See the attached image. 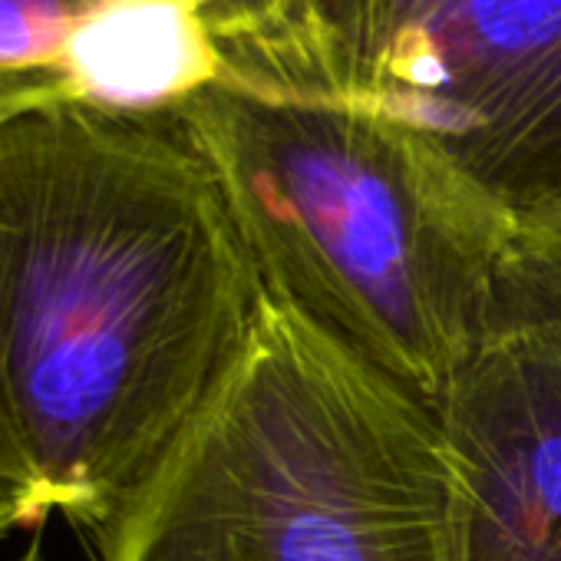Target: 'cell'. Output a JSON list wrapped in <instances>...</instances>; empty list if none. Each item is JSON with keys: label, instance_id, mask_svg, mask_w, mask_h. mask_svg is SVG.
<instances>
[{"label": "cell", "instance_id": "obj_1", "mask_svg": "<svg viewBox=\"0 0 561 561\" xmlns=\"http://www.w3.org/2000/svg\"><path fill=\"white\" fill-rule=\"evenodd\" d=\"M257 267L179 116H0V469L100 535L244 347Z\"/></svg>", "mask_w": 561, "mask_h": 561}, {"label": "cell", "instance_id": "obj_2", "mask_svg": "<svg viewBox=\"0 0 561 561\" xmlns=\"http://www.w3.org/2000/svg\"><path fill=\"white\" fill-rule=\"evenodd\" d=\"M264 295L443 403L518 221L407 126L208 80L179 106Z\"/></svg>", "mask_w": 561, "mask_h": 561}, {"label": "cell", "instance_id": "obj_3", "mask_svg": "<svg viewBox=\"0 0 561 561\" xmlns=\"http://www.w3.org/2000/svg\"><path fill=\"white\" fill-rule=\"evenodd\" d=\"M100 561H456L436 410L264 298Z\"/></svg>", "mask_w": 561, "mask_h": 561}, {"label": "cell", "instance_id": "obj_4", "mask_svg": "<svg viewBox=\"0 0 561 561\" xmlns=\"http://www.w3.org/2000/svg\"><path fill=\"white\" fill-rule=\"evenodd\" d=\"M218 80L380 113L518 225L561 215V0H288Z\"/></svg>", "mask_w": 561, "mask_h": 561}, {"label": "cell", "instance_id": "obj_5", "mask_svg": "<svg viewBox=\"0 0 561 561\" xmlns=\"http://www.w3.org/2000/svg\"><path fill=\"white\" fill-rule=\"evenodd\" d=\"M436 416L456 561H561V341L489 331Z\"/></svg>", "mask_w": 561, "mask_h": 561}, {"label": "cell", "instance_id": "obj_6", "mask_svg": "<svg viewBox=\"0 0 561 561\" xmlns=\"http://www.w3.org/2000/svg\"><path fill=\"white\" fill-rule=\"evenodd\" d=\"M218 77L198 14L185 0H113L73 37L64 90L123 113H162Z\"/></svg>", "mask_w": 561, "mask_h": 561}, {"label": "cell", "instance_id": "obj_7", "mask_svg": "<svg viewBox=\"0 0 561 561\" xmlns=\"http://www.w3.org/2000/svg\"><path fill=\"white\" fill-rule=\"evenodd\" d=\"M106 4L113 0H0V83L67 96L70 44Z\"/></svg>", "mask_w": 561, "mask_h": 561}, {"label": "cell", "instance_id": "obj_8", "mask_svg": "<svg viewBox=\"0 0 561 561\" xmlns=\"http://www.w3.org/2000/svg\"><path fill=\"white\" fill-rule=\"evenodd\" d=\"M489 331H541L561 341V215L515 228L495 274Z\"/></svg>", "mask_w": 561, "mask_h": 561}, {"label": "cell", "instance_id": "obj_9", "mask_svg": "<svg viewBox=\"0 0 561 561\" xmlns=\"http://www.w3.org/2000/svg\"><path fill=\"white\" fill-rule=\"evenodd\" d=\"M185 4L198 14L218 60V54L264 37L285 14L288 0H185Z\"/></svg>", "mask_w": 561, "mask_h": 561}, {"label": "cell", "instance_id": "obj_10", "mask_svg": "<svg viewBox=\"0 0 561 561\" xmlns=\"http://www.w3.org/2000/svg\"><path fill=\"white\" fill-rule=\"evenodd\" d=\"M44 522L47 518H44L37 499L31 495V489L0 469V538H8L14 528H24V525L41 528Z\"/></svg>", "mask_w": 561, "mask_h": 561}, {"label": "cell", "instance_id": "obj_11", "mask_svg": "<svg viewBox=\"0 0 561 561\" xmlns=\"http://www.w3.org/2000/svg\"><path fill=\"white\" fill-rule=\"evenodd\" d=\"M37 100H50V96L31 93V90L11 87V83H0V116H8L11 110H18V106H27V103H37Z\"/></svg>", "mask_w": 561, "mask_h": 561}, {"label": "cell", "instance_id": "obj_12", "mask_svg": "<svg viewBox=\"0 0 561 561\" xmlns=\"http://www.w3.org/2000/svg\"><path fill=\"white\" fill-rule=\"evenodd\" d=\"M18 561H44V551H41V535L31 538V545L24 548V554Z\"/></svg>", "mask_w": 561, "mask_h": 561}]
</instances>
